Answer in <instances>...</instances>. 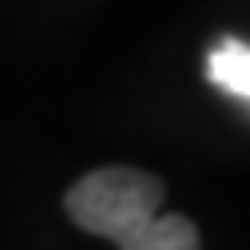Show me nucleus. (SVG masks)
Segmentation results:
<instances>
[{
    "label": "nucleus",
    "instance_id": "nucleus-1",
    "mask_svg": "<svg viewBox=\"0 0 250 250\" xmlns=\"http://www.w3.org/2000/svg\"><path fill=\"white\" fill-rule=\"evenodd\" d=\"M163 179L135 167H100L68 191V214L119 250H203L187 214H163Z\"/></svg>",
    "mask_w": 250,
    "mask_h": 250
},
{
    "label": "nucleus",
    "instance_id": "nucleus-2",
    "mask_svg": "<svg viewBox=\"0 0 250 250\" xmlns=\"http://www.w3.org/2000/svg\"><path fill=\"white\" fill-rule=\"evenodd\" d=\"M207 80L214 87H223L227 96H238L250 104V44L234 36L218 40L207 56Z\"/></svg>",
    "mask_w": 250,
    "mask_h": 250
}]
</instances>
